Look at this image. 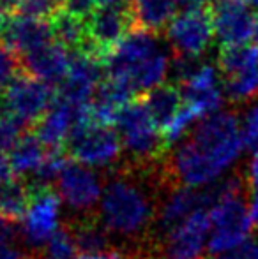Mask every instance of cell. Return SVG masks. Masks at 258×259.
I'll use <instances>...</instances> for the list:
<instances>
[{
    "mask_svg": "<svg viewBox=\"0 0 258 259\" xmlns=\"http://www.w3.org/2000/svg\"><path fill=\"white\" fill-rule=\"evenodd\" d=\"M242 148L237 113H214L177 143L172 154L163 157V173L173 187H207L239 159Z\"/></svg>",
    "mask_w": 258,
    "mask_h": 259,
    "instance_id": "obj_1",
    "label": "cell"
},
{
    "mask_svg": "<svg viewBox=\"0 0 258 259\" xmlns=\"http://www.w3.org/2000/svg\"><path fill=\"white\" fill-rule=\"evenodd\" d=\"M170 189L161 162L151 167L124 164L104 185L97 217L112 236L126 240L128 247L147 243L159 201Z\"/></svg>",
    "mask_w": 258,
    "mask_h": 259,
    "instance_id": "obj_2",
    "label": "cell"
},
{
    "mask_svg": "<svg viewBox=\"0 0 258 259\" xmlns=\"http://www.w3.org/2000/svg\"><path fill=\"white\" fill-rule=\"evenodd\" d=\"M104 69L133 94L151 92L168 76L170 58L158 45L154 32L134 28L104 57Z\"/></svg>",
    "mask_w": 258,
    "mask_h": 259,
    "instance_id": "obj_3",
    "label": "cell"
},
{
    "mask_svg": "<svg viewBox=\"0 0 258 259\" xmlns=\"http://www.w3.org/2000/svg\"><path fill=\"white\" fill-rule=\"evenodd\" d=\"M209 213L210 235L207 249L210 254H225L248 242L255 224L249 210V184L244 169H237L223 180V194Z\"/></svg>",
    "mask_w": 258,
    "mask_h": 259,
    "instance_id": "obj_4",
    "label": "cell"
},
{
    "mask_svg": "<svg viewBox=\"0 0 258 259\" xmlns=\"http://www.w3.org/2000/svg\"><path fill=\"white\" fill-rule=\"evenodd\" d=\"M115 125L122 147L129 155L126 164L134 167H151L161 162L166 148L165 138L145 101H131L126 104L119 111Z\"/></svg>",
    "mask_w": 258,
    "mask_h": 259,
    "instance_id": "obj_5",
    "label": "cell"
},
{
    "mask_svg": "<svg viewBox=\"0 0 258 259\" xmlns=\"http://www.w3.org/2000/svg\"><path fill=\"white\" fill-rule=\"evenodd\" d=\"M52 87L28 74L16 76L0 94V115L27 129L38 123L52 106Z\"/></svg>",
    "mask_w": 258,
    "mask_h": 259,
    "instance_id": "obj_6",
    "label": "cell"
},
{
    "mask_svg": "<svg viewBox=\"0 0 258 259\" xmlns=\"http://www.w3.org/2000/svg\"><path fill=\"white\" fill-rule=\"evenodd\" d=\"M122 140L110 125L97 122H85L71 133L67 140V152L76 162L90 167H108L119 160L122 152Z\"/></svg>",
    "mask_w": 258,
    "mask_h": 259,
    "instance_id": "obj_7",
    "label": "cell"
},
{
    "mask_svg": "<svg viewBox=\"0 0 258 259\" xmlns=\"http://www.w3.org/2000/svg\"><path fill=\"white\" fill-rule=\"evenodd\" d=\"M60 228V196L50 184H30V201L21 235L34 250L50 242Z\"/></svg>",
    "mask_w": 258,
    "mask_h": 259,
    "instance_id": "obj_8",
    "label": "cell"
},
{
    "mask_svg": "<svg viewBox=\"0 0 258 259\" xmlns=\"http://www.w3.org/2000/svg\"><path fill=\"white\" fill-rule=\"evenodd\" d=\"M210 235L209 210H196L180 226L154 243L156 252L163 259H202Z\"/></svg>",
    "mask_w": 258,
    "mask_h": 259,
    "instance_id": "obj_9",
    "label": "cell"
},
{
    "mask_svg": "<svg viewBox=\"0 0 258 259\" xmlns=\"http://www.w3.org/2000/svg\"><path fill=\"white\" fill-rule=\"evenodd\" d=\"M60 199L71 208L76 217L96 215V206L99 203L101 180L90 167L80 162H67L57 178Z\"/></svg>",
    "mask_w": 258,
    "mask_h": 259,
    "instance_id": "obj_10",
    "label": "cell"
},
{
    "mask_svg": "<svg viewBox=\"0 0 258 259\" xmlns=\"http://www.w3.org/2000/svg\"><path fill=\"white\" fill-rule=\"evenodd\" d=\"M166 35L175 55L198 58L209 50L212 37L216 35L210 7L180 13L168 25Z\"/></svg>",
    "mask_w": 258,
    "mask_h": 259,
    "instance_id": "obj_11",
    "label": "cell"
},
{
    "mask_svg": "<svg viewBox=\"0 0 258 259\" xmlns=\"http://www.w3.org/2000/svg\"><path fill=\"white\" fill-rule=\"evenodd\" d=\"M210 13L214 34L219 39L221 48L248 45L255 35L256 16L251 13V6L244 0H212Z\"/></svg>",
    "mask_w": 258,
    "mask_h": 259,
    "instance_id": "obj_12",
    "label": "cell"
},
{
    "mask_svg": "<svg viewBox=\"0 0 258 259\" xmlns=\"http://www.w3.org/2000/svg\"><path fill=\"white\" fill-rule=\"evenodd\" d=\"M87 30L101 57H106L131 30H134L129 2L117 6H99L87 18Z\"/></svg>",
    "mask_w": 258,
    "mask_h": 259,
    "instance_id": "obj_13",
    "label": "cell"
},
{
    "mask_svg": "<svg viewBox=\"0 0 258 259\" xmlns=\"http://www.w3.org/2000/svg\"><path fill=\"white\" fill-rule=\"evenodd\" d=\"M90 120V106L75 104L71 101H65L62 97L55 101L50 109L45 113L38 122L35 136L41 140L46 148H52L53 152H59L65 141L69 140L71 133L82 123Z\"/></svg>",
    "mask_w": 258,
    "mask_h": 259,
    "instance_id": "obj_14",
    "label": "cell"
},
{
    "mask_svg": "<svg viewBox=\"0 0 258 259\" xmlns=\"http://www.w3.org/2000/svg\"><path fill=\"white\" fill-rule=\"evenodd\" d=\"M52 23L45 20L27 18L21 14H9L0 21V41L2 48L11 50L18 57L34 52L41 46L53 42Z\"/></svg>",
    "mask_w": 258,
    "mask_h": 259,
    "instance_id": "obj_15",
    "label": "cell"
},
{
    "mask_svg": "<svg viewBox=\"0 0 258 259\" xmlns=\"http://www.w3.org/2000/svg\"><path fill=\"white\" fill-rule=\"evenodd\" d=\"M103 67L104 64L101 62V57L96 55L85 52H76L71 55V65L59 97L75 104L90 106L92 103L90 99L96 94L97 87L101 85L99 81L104 71Z\"/></svg>",
    "mask_w": 258,
    "mask_h": 259,
    "instance_id": "obj_16",
    "label": "cell"
},
{
    "mask_svg": "<svg viewBox=\"0 0 258 259\" xmlns=\"http://www.w3.org/2000/svg\"><path fill=\"white\" fill-rule=\"evenodd\" d=\"M219 69L212 64H202L191 79L182 83V103L196 113L200 120L219 113L225 96L219 89Z\"/></svg>",
    "mask_w": 258,
    "mask_h": 259,
    "instance_id": "obj_17",
    "label": "cell"
},
{
    "mask_svg": "<svg viewBox=\"0 0 258 259\" xmlns=\"http://www.w3.org/2000/svg\"><path fill=\"white\" fill-rule=\"evenodd\" d=\"M23 72L35 79L53 85L65 79L71 65L69 50L60 42L53 41L20 58Z\"/></svg>",
    "mask_w": 258,
    "mask_h": 259,
    "instance_id": "obj_18",
    "label": "cell"
},
{
    "mask_svg": "<svg viewBox=\"0 0 258 259\" xmlns=\"http://www.w3.org/2000/svg\"><path fill=\"white\" fill-rule=\"evenodd\" d=\"M131 96H133V92L129 87H126L124 83L117 81V79L108 78L106 81L97 87L92 103H90L92 122L110 125L112 122H115L119 111L131 103Z\"/></svg>",
    "mask_w": 258,
    "mask_h": 259,
    "instance_id": "obj_19",
    "label": "cell"
},
{
    "mask_svg": "<svg viewBox=\"0 0 258 259\" xmlns=\"http://www.w3.org/2000/svg\"><path fill=\"white\" fill-rule=\"evenodd\" d=\"M69 231L75 236V242L78 245L80 254H92L101 250L112 249V235L101 224L99 217L96 215H83V217H72L65 222Z\"/></svg>",
    "mask_w": 258,
    "mask_h": 259,
    "instance_id": "obj_20",
    "label": "cell"
},
{
    "mask_svg": "<svg viewBox=\"0 0 258 259\" xmlns=\"http://www.w3.org/2000/svg\"><path fill=\"white\" fill-rule=\"evenodd\" d=\"M134 28L147 32H159L165 25L172 23L179 4L177 0H131Z\"/></svg>",
    "mask_w": 258,
    "mask_h": 259,
    "instance_id": "obj_21",
    "label": "cell"
},
{
    "mask_svg": "<svg viewBox=\"0 0 258 259\" xmlns=\"http://www.w3.org/2000/svg\"><path fill=\"white\" fill-rule=\"evenodd\" d=\"M45 145L35 134H21L18 141L9 150V166L13 175L23 177L28 173H35L46 159Z\"/></svg>",
    "mask_w": 258,
    "mask_h": 259,
    "instance_id": "obj_22",
    "label": "cell"
},
{
    "mask_svg": "<svg viewBox=\"0 0 258 259\" xmlns=\"http://www.w3.org/2000/svg\"><path fill=\"white\" fill-rule=\"evenodd\" d=\"M30 201V184L20 177H11L0 184V217L16 224L23 222Z\"/></svg>",
    "mask_w": 258,
    "mask_h": 259,
    "instance_id": "obj_23",
    "label": "cell"
},
{
    "mask_svg": "<svg viewBox=\"0 0 258 259\" xmlns=\"http://www.w3.org/2000/svg\"><path fill=\"white\" fill-rule=\"evenodd\" d=\"M145 104L163 133V129L177 116L184 103L180 90H177L173 85H159L147 92Z\"/></svg>",
    "mask_w": 258,
    "mask_h": 259,
    "instance_id": "obj_24",
    "label": "cell"
},
{
    "mask_svg": "<svg viewBox=\"0 0 258 259\" xmlns=\"http://www.w3.org/2000/svg\"><path fill=\"white\" fill-rule=\"evenodd\" d=\"M53 35L57 42H60L67 50L80 52L89 41V30H87V20L85 18L75 16L67 11H59L52 18Z\"/></svg>",
    "mask_w": 258,
    "mask_h": 259,
    "instance_id": "obj_25",
    "label": "cell"
},
{
    "mask_svg": "<svg viewBox=\"0 0 258 259\" xmlns=\"http://www.w3.org/2000/svg\"><path fill=\"white\" fill-rule=\"evenodd\" d=\"M258 65V46L256 45H237L221 48L217 57V67L227 76L239 74Z\"/></svg>",
    "mask_w": 258,
    "mask_h": 259,
    "instance_id": "obj_26",
    "label": "cell"
},
{
    "mask_svg": "<svg viewBox=\"0 0 258 259\" xmlns=\"http://www.w3.org/2000/svg\"><path fill=\"white\" fill-rule=\"evenodd\" d=\"M225 94L232 103H246L258 96V65L225 78Z\"/></svg>",
    "mask_w": 258,
    "mask_h": 259,
    "instance_id": "obj_27",
    "label": "cell"
},
{
    "mask_svg": "<svg viewBox=\"0 0 258 259\" xmlns=\"http://www.w3.org/2000/svg\"><path fill=\"white\" fill-rule=\"evenodd\" d=\"M43 252L52 259H76L80 256L78 245L75 242V236L69 231V228L62 224L59 231L50 238V242L45 245Z\"/></svg>",
    "mask_w": 258,
    "mask_h": 259,
    "instance_id": "obj_28",
    "label": "cell"
},
{
    "mask_svg": "<svg viewBox=\"0 0 258 259\" xmlns=\"http://www.w3.org/2000/svg\"><path fill=\"white\" fill-rule=\"evenodd\" d=\"M18 14L35 20H48L62 11L60 0H18Z\"/></svg>",
    "mask_w": 258,
    "mask_h": 259,
    "instance_id": "obj_29",
    "label": "cell"
},
{
    "mask_svg": "<svg viewBox=\"0 0 258 259\" xmlns=\"http://www.w3.org/2000/svg\"><path fill=\"white\" fill-rule=\"evenodd\" d=\"M241 133L244 148L256 152L258 150V103L249 106L244 113V118L241 122Z\"/></svg>",
    "mask_w": 258,
    "mask_h": 259,
    "instance_id": "obj_30",
    "label": "cell"
},
{
    "mask_svg": "<svg viewBox=\"0 0 258 259\" xmlns=\"http://www.w3.org/2000/svg\"><path fill=\"white\" fill-rule=\"evenodd\" d=\"M20 67H21V62L16 53H13L7 48H0V94L18 76L16 72Z\"/></svg>",
    "mask_w": 258,
    "mask_h": 259,
    "instance_id": "obj_31",
    "label": "cell"
},
{
    "mask_svg": "<svg viewBox=\"0 0 258 259\" xmlns=\"http://www.w3.org/2000/svg\"><path fill=\"white\" fill-rule=\"evenodd\" d=\"M212 259H258V236L249 238L237 249L228 250L225 254H217Z\"/></svg>",
    "mask_w": 258,
    "mask_h": 259,
    "instance_id": "obj_32",
    "label": "cell"
},
{
    "mask_svg": "<svg viewBox=\"0 0 258 259\" xmlns=\"http://www.w3.org/2000/svg\"><path fill=\"white\" fill-rule=\"evenodd\" d=\"M96 6H99L97 0H64L62 9L71 14H75V16L85 18L87 20V18L97 9Z\"/></svg>",
    "mask_w": 258,
    "mask_h": 259,
    "instance_id": "obj_33",
    "label": "cell"
},
{
    "mask_svg": "<svg viewBox=\"0 0 258 259\" xmlns=\"http://www.w3.org/2000/svg\"><path fill=\"white\" fill-rule=\"evenodd\" d=\"M76 259H128L124 249L119 247H112L108 250H101V252H92V254H80Z\"/></svg>",
    "mask_w": 258,
    "mask_h": 259,
    "instance_id": "obj_34",
    "label": "cell"
},
{
    "mask_svg": "<svg viewBox=\"0 0 258 259\" xmlns=\"http://www.w3.org/2000/svg\"><path fill=\"white\" fill-rule=\"evenodd\" d=\"M244 175L249 184V191H251V189H258V150L253 154L251 159H249L248 167L244 169Z\"/></svg>",
    "mask_w": 258,
    "mask_h": 259,
    "instance_id": "obj_35",
    "label": "cell"
},
{
    "mask_svg": "<svg viewBox=\"0 0 258 259\" xmlns=\"http://www.w3.org/2000/svg\"><path fill=\"white\" fill-rule=\"evenodd\" d=\"M209 2L212 4V0H177V4H179V9H182V13H186V11L205 9Z\"/></svg>",
    "mask_w": 258,
    "mask_h": 259,
    "instance_id": "obj_36",
    "label": "cell"
},
{
    "mask_svg": "<svg viewBox=\"0 0 258 259\" xmlns=\"http://www.w3.org/2000/svg\"><path fill=\"white\" fill-rule=\"evenodd\" d=\"M249 210H251L253 224H255V228H258V189L249 191Z\"/></svg>",
    "mask_w": 258,
    "mask_h": 259,
    "instance_id": "obj_37",
    "label": "cell"
},
{
    "mask_svg": "<svg viewBox=\"0 0 258 259\" xmlns=\"http://www.w3.org/2000/svg\"><path fill=\"white\" fill-rule=\"evenodd\" d=\"M13 177V171H11V166H9V159L0 152V184Z\"/></svg>",
    "mask_w": 258,
    "mask_h": 259,
    "instance_id": "obj_38",
    "label": "cell"
},
{
    "mask_svg": "<svg viewBox=\"0 0 258 259\" xmlns=\"http://www.w3.org/2000/svg\"><path fill=\"white\" fill-rule=\"evenodd\" d=\"M0 259H28V254H23L20 250L13 249V247H4L0 250Z\"/></svg>",
    "mask_w": 258,
    "mask_h": 259,
    "instance_id": "obj_39",
    "label": "cell"
},
{
    "mask_svg": "<svg viewBox=\"0 0 258 259\" xmlns=\"http://www.w3.org/2000/svg\"><path fill=\"white\" fill-rule=\"evenodd\" d=\"M18 0H0V16H9L11 11H16Z\"/></svg>",
    "mask_w": 258,
    "mask_h": 259,
    "instance_id": "obj_40",
    "label": "cell"
},
{
    "mask_svg": "<svg viewBox=\"0 0 258 259\" xmlns=\"http://www.w3.org/2000/svg\"><path fill=\"white\" fill-rule=\"evenodd\" d=\"M28 259H52V257L46 256L43 250H32V252L28 254Z\"/></svg>",
    "mask_w": 258,
    "mask_h": 259,
    "instance_id": "obj_41",
    "label": "cell"
},
{
    "mask_svg": "<svg viewBox=\"0 0 258 259\" xmlns=\"http://www.w3.org/2000/svg\"><path fill=\"white\" fill-rule=\"evenodd\" d=\"M99 6H117V4H124L126 0H97Z\"/></svg>",
    "mask_w": 258,
    "mask_h": 259,
    "instance_id": "obj_42",
    "label": "cell"
},
{
    "mask_svg": "<svg viewBox=\"0 0 258 259\" xmlns=\"http://www.w3.org/2000/svg\"><path fill=\"white\" fill-rule=\"evenodd\" d=\"M253 39H255L256 46H258V14H256V23H255V35H253Z\"/></svg>",
    "mask_w": 258,
    "mask_h": 259,
    "instance_id": "obj_43",
    "label": "cell"
}]
</instances>
